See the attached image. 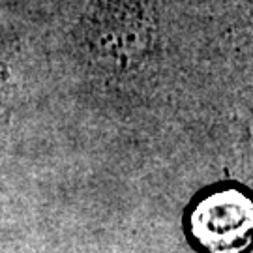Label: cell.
Wrapping results in <instances>:
<instances>
[{"label": "cell", "mask_w": 253, "mask_h": 253, "mask_svg": "<svg viewBox=\"0 0 253 253\" xmlns=\"http://www.w3.org/2000/svg\"><path fill=\"white\" fill-rule=\"evenodd\" d=\"M84 42L109 72L141 70L156 51V0H88Z\"/></svg>", "instance_id": "obj_1"}, {"label": "cell", "mask_w": 253, "mask_h": 253, "mask_svg": "<svg viewBox=\"0 0 253 253\" xmlns=\"http://www.w3.org/2000/svg\"><path fill=\"white\" fill-rule=\"evenodd\" d=\"M253 207L235 188L212 191L195 205L190 216L191 236L208 253H238L250 246Z\"/></svg>", "instance_id": "obj_2"}]
</instances>
